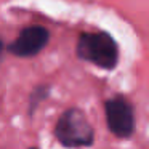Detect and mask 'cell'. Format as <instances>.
<instances>
[{
	"label": "cell",
	"instance_id": "obj_1",
	"mask_svg": "<svg viewBox=\"0 0 149 149\" xmlns=\"http://www.w3.org/2000/svg\"><path fill=\"white\" fill-rule=\"evenodd\" d=\"M77 56L84 61L111 71L119 63V47L106 32H85L77 40Z\"/></svg>",
	"mask_w": 149,
	"mask_h": 149
},
{
	"label": "cell",
	"instance_id": "obj_2",
	"mask_svg": "<svg viewBox=\"0 0 149 149\" xmlns=\"http://www.w3.org/2000/svg\"><path fill=\"white\" fill-rule=\"evenodd\" d=\"M55 136L64 148H88L95 143V130L79 107L66 109L55 125Z\"/></svg>",
	"mask_w": 149,
	"mask_h": 149
},
{
	"label": "cell",
	"instance_id": "obj_3",
	"mask_svg": "<svg viewBox=\"0 0 149 149\" xmlns=\"http://www.w3.org/2000/svg\"><path fill=\"white\" fill-rule=\"evenodd\" d=\"M104 117L107 128L112 135L120 139H128L133 136L136 128L135 109L128 100L123 96H112L104 103Z\"/></svg>",
	"mask_w": 149,
	"mask_h": 149
},
{
	"label": "cell",
	"instance_id": "obj_4",
	"mask_svg": "<svg viewBox=\"0 0 149 149\" xmlns=\"http://www.w3.org/2000/svg\"><path fill=\"white\" fill-rule=\"evenodd\" d=\"M50 32L43 26H27L18 34V37L8 45V52L19 58L36 56L47 47Z\"/></svg>",
	"mask_w": 149,
	"mask_h": 149
},
{
	"label": "cell",
	"instance_id": "obj_5",
	"mask_svg": "<svg viewBox=\"0 0 149 149\" xmlns=\"http://www.w3.org/2000/svg\"><path fill=\"white\" fill-rule=\"evenodd\" d=\"M47 93H48V88H47V87L36 88V91H34V95H32V101H31V111H34V107H37L39 101L43 100V98L47 96Z\"/></svg>",
	"mask_w": 149,
	"mask_h": 149
},
{
	"label": "cell",
	"instance_id": "obj_6",
	"mask_svg": "<svg viewBox=\"0 0 149 149\" xmlns=\"http://www.w3.org/2000/svg\"><path fill=\"white\" fill-rule=\"evenodd\" d=\"M2 50H3V42L0 40V53H2Z\"/></svg>",
	"mask_w": 149,
	"mask_h": 149
},
{
	"label": "cell",
	"instance_id": "obj_7",
	"mask_svg": "<svg viewBox=\"0 0 149 149\" xmlns=\"http://www.w3.org/2000/svg\"><path fill=\"white\" fill-rule=\"evenodd\" d=\"M32 149H36V148H32Z\"/></svg>",
	"mask_w": 149,
	"mask_h": 149
}]
</instances>
